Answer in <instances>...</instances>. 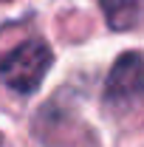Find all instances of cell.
<instances>
[{"mask_svg": "<svg viewBox=\"0 0 144 147\" xmlns=\"http://www.w3.org/2000/svg\"><path fill=\"white\" fill-rule=\"evenodd\" d=\"M51 48L42 40H26L14 51L3 57L0 62V76L3 82L17 93H34L42 82V76L51 68Z\"/></svg>", "mask_w": 144, "mask_h": 147, "instance_id": "1", "label": "cell"}, {"mask_svg": "<svg viewBox=\"0 0 144 147\" xmlns=\"http://www.w3.org/2000/svg\"><path fill=\"white\" fill-rule=\"evenodd\" d=\"M141 93H144V57L139 51H127L110 68L108 82H105V96L113 105H122Z\"/></svg>", "mask_w": 144, "mask_h": 147, "instance_id": "2", "label": "cell"}, {"mask_svg": "<svg viewBox=\"0 0 144 147\" xmlns=\"http://www.w3.org/2000/svg\"><path fill=\"white\" fill-rule=\"evenodd\" d=\"M99 6L108 26L116 31L136 28L144 20V0H99Z\"/></svg>", "mask_w": 144, "mask_h": 147, "instance_id": "3", "label": "cell"}]
</instances>
